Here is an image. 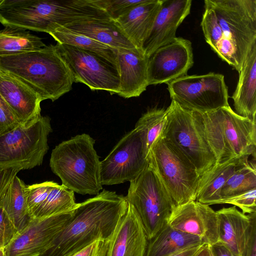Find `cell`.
Wrapping results in <instances>:
<instances>
[{
	"mask_svg": "<svg viewBox=\"0 0 256 256\" xmlns=\"http://www.w3.org/2000/svg\"><path fill=\"white\" fill-rule=\"evenodd\" d=\"M148 242L140 218L128 203L109 240L106 256H145Z\"/></svg>",
	"mask_w": 256,
	"mask_h": 256,
	"instance_id": "obj_18",
	"label": "cell"
},
{
	"mask_svg": "<svg viewBox=\"0 0 256 256\" xmlns=\"http://www.w3.org/2000/svg\"><path fill=\"white\" fill-rule=\"evenodd\" d=\"M162 2V0H146L114 20L136 48L141 50L152 30Z\"/></svg>",
	"mask_w": 256,
	"mask_h": 256,
	"instance_id": "obj_22",
	"label": "cell"
},
{
	"mask_svg": "<svg viewBox=\"0 0 256 256\" xmlns=\"http://www.w3.org/2000/svg\"><path fill=\"white\" fill-rule=\"evenodd\" d=\"M126 199L138 214L148 240L167 223L175 206L154 168L148 165L130 182Z\"/></svg>",
	"mask_w": 256,
	"mask_h": 256,
	"instance_id": "obj_8",
	"label": "cell"
},
{
	"mask_svg": "<svg viewBox=\"0 0 256 256\" xmlns=\"http://www.w3.org/2000/svg\"><path fill=\"white\" fill-rule=\"evenodd\" d=\"M64 28L112 48H138L115 21L110 18L92 19L72 24Z\"/></svg>",
	"mask_w": 256,
	"mask_h": 256,
	"instance_id": "obj_25",
	"label": "cell"
},
{
	"mask_svg": "<svg viewBox=\"0 0 256 256\" xmlns=\"http://www.w3.org/2000/svg\"><path fill=\"white\" fill-rule=\"evenodd\" d=\"M232 96L235 112L256 121V41L252 46Z\"/></svg>",
	"mask_w": 256,
	"mask_h": 256,
	"instance_id": "obj_23",
	"label": "cell"
},
{
	"mask_svg": "<svg viewBox=\"0 0 256 256\" xmlns=\"http://www.w3.org/2000/svg\"><path fill=\"white\" fill-rule=\"evenodd\" d=\"M256 188L225 199L216 204H230L238 207L242 212L250 214L256 212Z\"/></svg>",
	"mask_w": 256,
	"mask_h": 256,
	"instance_id": "obj_36",
	"label": "cell"
},
{
	"mask_svg": "<svg viewBox=\"0 0 256 256\" xmlns=\"http://www.w3.org/2000/svg\"><path fill=\"white\" fill-rule=\"evenodd\" d=\"M0 94L21 125L40 116V96L12 76L0 70Z\"/></svg>",
	"mask_w": 256,
	"mask_h": 256,
	"instance_id": "obj_20",
	"label": "cell"
},
{
	"mask_svg": "<svg viewBox=\"0 0 256 256\" xmlns=\"http://www.w3.org/2000/svg\"><path fill=\"white\" fill-rule=\"evenodd\" d=\"M206 244H202L188 248L170 256H196Z\"/></svg>",
	"mask_w": 256,
	"mask_h": 256,
	"instance_id": "obj_43",
	"label": "cell"
},
{
	"mask_svg": "<svg viewBox=\"0 0 256 256\" xmlns=\"http://www.w3.org/2000/svg\"><path fill=\"white\" fill-rule=\"evenodd\" d=\"M218 241L236 255L244 256L250 238L252 218L235 206L216 211Z\"/></svg>",
	"mask_w": 256,
	"mask_h": 256,
	"instance_id": "obj_21",
	"label": "cell"
},
{
	"mask_svg": "<svg viewBox=\"0 0 256 256\" xmlns=\"http://www.w3.org/2000/svg\"><path fill=\"white\" fill-rule=\"evenodd\" d=\"M120 78L117 94L125 98L139 96L147 86L148 57L138 48H112Z\"/></svg>",
	"mask_w": 256,
	"mask_h": 256,
	"instance_id": "obj_19",
	"label": "cell"
},
{
	"mask_svg": "<svg viewBox=\"0 0 256 256\" xmlns=\"http://www.w3.org/2000/svg\"><path fill=\"white\" fill-rule=\"evenodd\" d=\"M202 244L206 243L198 236L176 230L166 224L148 240L145 256H170Z\"/></svg>",
	"mask_w": 256,
	"mask_h": 256,
	"instance_id": "obj_26",
	"label": "cell"
},
{
	"mask_svg": "<svg viewBox=\"0 0 256 256\" xmlns=\"http://www.w3.org/2000/svg\"><path fill=\"white\" fill-rule=\"evenodd\" d=\"M194 64L190 41L176 37L173 41L156 50L148 58V84H168L187 75Z\"/></svg>",
	"mask_w": 256,
	"mask_h": 256,
	"instance_id": "obj_14",
	"label": "cell"
},
{
	"mask_svg": "<svg viewBox=\"0 0 256 256\" xmlns=\"http://www.w3.org/2000/svg\"><path fill=\"white\" fill-rule=\"evenodd\" d=\"M46 46L40 38L27 30L10 26L0 30V56L37 50Z\"/></svg>",
	"mask_w": 256,
	"mask_h": 256,
	"instance_id": "obj_28",
	"label": "cell"
},
{
	"mask_svg": "<svg viewBox=\"0 0 256 256\" xmlns=\"http://www.w3.org/2000/svg\"><path fill=\"white\" fill-rule=\"evenodd\" d=\"M196 256H212L210 246L205 244Z\"/></svg>",
	"mask_w": 256,
	"mask_h": 256,
	"instance_id": "obj_44",
	"label": "cell"
},
{
	"mask_svg": "<svg viewBox=\"0 0 256 256\" xmlns=\"http://www.w3.org/2000/svg\"><path fill=\"white\" fill-rule=\"evenodd\" d=\"M54 46L68 66L74 82L84 84L92 90L118 94L120 78L116 66L92 52L58 43Z\"/></svg>",
	"mask_w": 256,
	"mask_h": 256,
	"instance_id": "obj_13",
	"label": "cell"
},
{
	"mask_svg": "<svg viewBox=\"0 0 256 256\" xmlns=\"http://www.w3.org/2000/svg\"><path fill=\"white\" fill-rule=\"evenodd\" d=\"M256 188L255 160L252 162L248 160L238 168L226 182L221 189L220 200L232 197Z\"/></svg>",
	"mask_w": 256,
	"mask_h": 256,
	"instance_id": "obj_31",
	"label": "cell"
},
{
	"mask_svg": "<svg viewBox=\"0 0 256 256\" xmlns=\"http://www.w3.org/2000/svg\"><path fill=\"white\" fill-rule=\"evenodd\" d=\"M56 184L54 182L46 181L39 184L26 185V203L32 218L34 212L46 199Z\"/></svg>",
	"mask_w": 256,
	"mask_h": 256,
	"instance_id": "obj_35",
	"label": "cell"
},
{
	"mask_svg": "<svg viewBox=\"0 0 256 256\" xmlns=\"http://www.w3.org/2000/svg\"><path fill=\"white\" fill-rule=\"evenodd\" d=\"M166 110V124L160 136L202 176L215 165L216 158L200 122L194 112L173 100Z\"/></svg>",
	"mask_w": 256,
	"mask_h": 256,
	"instance_id": "obj_7",
	"label": "cell"
},
{
	"mask_svg": "<svg viewBox=\"0 0 256 256\" xmlns=\"http://www.w3.org/2000/svg\"><path fill=\"white\" fill-rule=\"evenodd\" d=\"M84 6L80 0H3L0 22L4 26L50 34L58 26L82 20Z\"/></svg>",
	"mask_w": 256,
	"mask_h": 256,
	"instance_id": "obj_6",
	"label": "cell"
},
{
	"mask_svg": "<svg viewBox=\"0 0 256 256\" xmlns=\"http://www.w3.org/2000/svg\"><path fill=\"white\" fill-rule=\"evenodd\" d=\"M204 3L200 26L206 42L213 50L220 40L222 31L214 10L208 0H205Z\"/></svg>",
	"mask_w": 256,
	"mask_h": 256,
	"instance_id": "obj_33",
	"label": "cell"
},
{
	"mask_svg": "<svg viewBox=\"0 0 256 256\" xmlns=\"http://www.w3.org/2000/svg\"><path fill=\"white\" fill-rule=\"evenodd\" d=\"M249 156L236 157L216 163L200 176L196 200L208 206L216 204L220 200V192L224 185L238 168L248 160Z\"/></svg>",
	"mask_w": 256,
	"mask_h": 256,
	"instance_id": "obj_24",
	"label": "cell"
},
{
	"mask_svg": "<svg viewBox=\"0 0 256 256\" xmlns=\"http://www.w3.org/2000/svg\"><path fill=\"white\" fill-rule=\"evenodd\" d=\"M166 84L172 100L187 110L204 113L229 106L228 89L222 74H187Z\"/></svg>",
	"mask_w": 256,
	"mask_h": 256,
	"instance_id": "obj_11",
	"label": "cell"
},
{
	"mask_svg": "<svg viewBox=\"0 0 256 256\" xmlns=\"http://www.w3.org/2000/svg\"><path fill=\"white\" fill-rule=\"evenodd\" d=\"M20 125L8 104L0 94V136Z\"/></svg>",
	"mask_w": 256,
	"mask_h": 256,
	"instance_id": "obj_38",
	"label": "cell"
},
{
	"mask_svg": "<svg viewBox=\"0 0 256 256\" xmlns=\"http://www.w3.org/2000/svg\"></svg>",
	"mask_w": 256,
	"mask_h": 256,
	"instance_id": "obj_47",
	"label": "cell"
},
{
	"mask_svg": "<svg viewBox=\"0 0 256 256\" xmlns=\"http://www.w3.org/2000/svg\"><path fill=\"white\" fill-rule=\"evenodd\" d=\"M52 131L50 118L41 116L0 136V168L24 170L40 166L48 150V136Z\"/></svg>",
	"mask_w": 256,
	"mask_h": 256,
	"instance_id": "obj_9",
	"label": "cell"
},
{
	"mask_svg": "<svg viewBox=\"0 0 256 256\" xmlns=\"http://www.w3.org/2000/svg\"><path fill=\"white\" fill-rule=\"evenodd\" d=\"M74 208L45 218L32 219L4 248L6 256H38L70 219Z\"/></svg>",
	"mask_w": 256,
	"mask_h": 256,
	"instance_id": "obj_15",
	"label": "cell"
},
{
	"mask_svg": "<svg viewBox=\"0 0 256 256\" xmlns=\"http://www.w3.org/2000/svg\"><path fill=\"white\" fill-rule=\"evenodd\" d=\"M3 0H0V4H2V2Z\"/></svg>",
	"mask_w": 256,
	"mask_h": 256,
	"instance_id": "obj_46",
	"label": "cell"
},
{
	"mask_svg": "<svg viewBox=\"0 0 256 256\" xmlns=\"http://www.w3.org/2000/svg\"><path fill=\"white\" fill-rule=\"evenodd\" d=\"M194 113L216 163L243 156L256 158V121L239 116L230 106L204 113Z\"/></svg>",
	"mask_w": 256,
	"mask_h": 256,
	"instance_id": "obj_5",
	"label": "cell"
},
{
	"mask_svg": "<svg viewBox=\"0 0 256 256\" xmlns=\"http://www.w3.org/2000/svg\"><path fill=\"white\" fill-rule=\"evenodd\" d=\"M178 230L198 236L212 246L218 241L216 212L196 200L175 206L166 223Z\"/></svg>",
	"mask_w": 256,
	"mask_h": 256,
	"instance_id": "obj_16",
	"label": "cell"
},
{
	"mask_svg": "<svg viewBox=\"0 0 256 256\" xmlns=\"http://www.w3.org/2000/svg\"><path fill=\"white\" fill-rule=\"evenodd\" d=\"M169 193L175 206L196 200L200 176L160 136L147 156Z\"/></svg>",
	"mask_w": 256,
	"mask_h": 256,
	"instance_id": "obj_10",
	"label": "cell"
},
{
	"mask_svg": "<svg viewBox=\"0 0 256 256\" xmlns=\"http://www.w3.org/2000/svg\"><path fill=\"white\" fill-rule=\"evenodd\" d=\"M0 256H6L4 248H0Z\"/></svg>",
	"mask_w": 256,
	"mask_h": 256,
	"instance_id": "obj_45",
	"label": "cell"
},
{
	"mask_svg": "<svg viewBox=\"0 0 256 256\" xmlns=\"http://www.w3.org/2000/svg\"><path fill=\"white\" fill-rule=\"evenodd\" d=\"M0 70L36 92L42 101L52 102L70 92L74 82L54 45L16 54L0 56Z\"/></svg>",
	"mask_w": 256,
	"mask_h": 256,
	"instance_id": "obj_2",
	"label": "cell"
},
{
	"mask_svg": "<svg viewBox=\"0 0 256 256\" xmlns=\"http://www.w3.org/2000/svg\"><path fill=\"white\" fill-rule=\"evenodd\" d=\"M109 240L98 239L70 256H106Z\"/></svg>",
	"mask_w": 256,
	"mask_h": 256,
	"instance_id": "obj_39",
	"label": "cell"
},
{
	"mask_svg": "<svg viewBox=\"0 0 256 256\" xmlns=\"http://www.w3.org/2000/svg\"><path fill=\"white\" fill-rule=\"evenodd\" d=\"M18 234L14 224L0 206V248H5Z\"/></svg>",
	"mask_w": 256,
	"mask_h": 256,
	"instance_id": "obj_37",
	"label": "cell"
},
{
	"mask_svg": "<svg viewBox=\"0 0 256 256\" xmlns=\"http://www.w3.org/2000/svg\"><path fill=\"white\" fill-rule=\"evenodd\" d=\"M250 232L244 256H256V212L250 214Z\"/></svg>",
	"mask_w": 256,
	"mask_h": 256,
	"instance_id": "obj_41",
	"label": "cell"
},
{
	"mask_svg": "<svg viewBox=\"0 0 256 256\" xmlns=\"http://www.w3.org/2000/svg\"><path fill=\"white\" fill-rule=\"evenodd\" d=\"M21 170L17 168H0V199L14 177Z\"/></svg>",
	"mask_w": 256,
	"mask_h": 256,
	"instance_id": "obj_40",
	"label": "cell"
},
{
	"mask_svg": "<svg viewBox=\"0 0 256 256\" xmlns=\"http://www.w3.org/2000/svg\"><path fill=\"white\" fill-rule=\"evenodd\" d=\"M74 192L56 183L47 198L32 214V219L42 218L76 207Z\"/></svg>",
	"mask_w": 256,
	"mask_h": 256,
	"instance_id": "obj_30",
	"label": "cell"
},
{
	"mask_svg": "<svg viewBox=\"0 0 256 256\" xmlns=\"http://www.w3.org/2000/svg\"><path fill=\"white\" fill-rule=\"evenodd\" d=\"M146 0H90L104 10L111 20H115Z\"/></svg>",
	"mask_w": 256,
	"mask_h": 256,
	"instance_id": "obj_34",
	"label": "cell"
},
{
	"mask_svg": "<svg viewBox=\"0 0 256 256\" xmlns=\"http://www.w3.org/2000/svg\"><path fill=\"white\" fill-rule=\"evenodd\" d=\"M222 31L213 50L238 72L256 41V0H208Z\"/></svg>",
	"mask_w": 256,
	"mask_h": 256,
	"instance_id": "obj_4",
	"label": "cell"
},
{
	"mask_svg": "<svg viewBox=\"0 0 256 256\" xmlns=\"http://www.w3.org/2000/svg\"><path fill=\"white\" fill-rule=\"evenodd\" d=\"M192 2L191 0H162L152 30L142 46L146 56L176 38L177 29L190 14Z\"/></svg>",
	"mask_w": 256,
	"mask_h": 256,
	"instance_id": "obj_17",
	"label": "cell"
},
{
	"mask_svg": "<svg viewBox=\"0 0 256 256\" xmlns=\"http://www.w3.org/2000/svg\"><path fill=\"white\" fill-rule=\"evenodd\" d=\"M210 248L212 256H239L219 242L210 246Z\"/></svg>",
	"mask_w": 256,
	"mask_h": 256,
	"instance_id": "obj_42",
	"label": "cell"
},
{
	"mask_svg": "<svg viewBox=\"0 0 256 256\" xmlns=\"http://www.w3.org/2000/svg\"><path fill=\"white\" fill-rule=\"evenodd\" d=\"M26 186L24 182L16 176L0 199V206L6 212L18 233L26 227L32 220L26 203Z\"/></svg>",
	"mask_w": 256,
	"mask_h": 256,
	"instance_id": "obj_27",
	"label": "cell"
},
{
	"mask_svg": "<svg viewBox=\"0 0 256 256\" xmlns=\"http://www.w3.org/2000/svg\"><path fill=\"white\" fill-rule=\"evenodd\" d=\"M145 131L134 127L100 161L102 185H114L136 179L148 165Z\"/></svg>",
	"mask_w": 256,
	"mask_h": 256,
	"instance_id": "obj_12",
	"label": "cell"
},
{
	"mask_svg": "<svg viewBox=\"0 0 256 256\" xmlns=\"http://www.w3.org/2000/svg\"><path fill=\"white\" fill-rule=\"evenodd\" d=\"M49 34L57 43L92 52L116 66L114 52L112 48L108 46L63 26L58 27Z\"/></svg>",
	"mask_w": 256,
	"mask_h": 256,
	"instance_id": "obj_29",
	"label": "cell"
},
{
	"mask_svg": "<svg viewBox=\"0 0 256 256\" xmlns=\"http://www.w3.org/2000/svg\"><path fill=\"white\" fill-rule=\"evenodd\" d=\"M89 134H77L52 150L50 166L62 185L80 194L97 195L102 189L100 161Z\"/></svg>",
	"mask_w": 256,
	"mask_h": 256,
	"instance_id": "obj_3",
	"label": "cell"
},
{
	"mask_svg": "<svg viewBox=\"0 0 256 256\" xmlns=\"http://www.w3.org/2000/svg\"><path fill=\"white\" fill-rule=\"evenodd\" d=\"M128 207L126 196L106 190L78 203L72 217L38 256H70L98 239L109 240Z\"/></svg>",
	"mask_w": 256,
	"mask_h": 256,
	"instance_id": "obj_1",
	"label": "cell"
},
{
	"mask_svg": "<svg viewBox=\"0 0 256 256\" xmlns=\"http://www.w3.org/2000/svg\"><path fill=\"white\" fill-rule=\"evenodd\" d=\"M166 109L154 108L148 110L136 124L135 127L141 128L146 132L148 152L162 134L166 124Z\"/></svg>",
	"mask_w": 256,
	"mask_h": 256,
	"instance_id": "obj_32",
	"label": "cell"
}]
</instances>
